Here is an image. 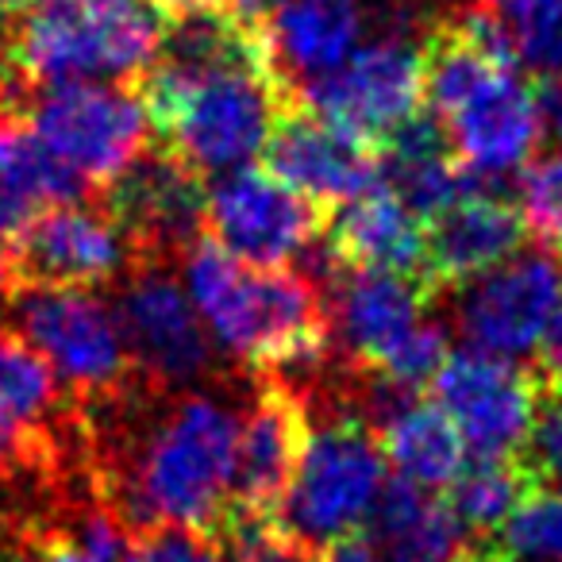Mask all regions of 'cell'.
<instances>
[{
    "mask_svg": "<svg viewBox=\"0 0 562 562\" xmlns=\"http://www.w3.org/2000/svg\"><path fill=\"white\" fill-rule=\"evenodd\" d=\"M316 562H385L367 539H339V543L324 547V554Z\"/></svg>",
    "mask_w": 562,
    "mask_h": 562,
    "instance_id": "37",
    "label": "cell"
},
{
    "mask_svg": "<svg viewBox=\"0 0 562 562\" xmlns=\"http://www.w3.org/2000/svg\"><path fill=\"white\" fill-rule=\"evenodd\" d=\"M531 490H539V482L520 459H477L451 482L447 505L467 531H497Z\"/></svg>",
    "mask_w": 562,
    "mask_h": 562,
    "instance_id": "26",
    "label": "cell"
},
{
    "mask_svg": "<svg viewBox=\"0 0 562 562\" xmlns=\"http://www.w3.org/2000/svg\"><path fill=\"white\" fill-rule=\"evenodd\" d=\"M127 562H220V551L201 531L155 528L139 543H132Z\"/></svg>",
    "mask_w": 562,
    "mask_h": 562,
    "instance_id": "33",
    "label": "cell"
},
{
    "mask_svg": "<svg viewBox=\"0 0 562 562\" xmlns=\"http://www.w3.org/2000/svg\"><path fill=\"white\" fill-rule=\"evenodd\" d=\"M367 543L385 562H459L467 554L462 520L447 497L390 477L367 520Z\"/></svg>",
    "mask_w": 562,
    "mask_h": 562,
    "instance_id": "23",
    "label": "cell"
},
{
    "mask_svg": "<svg viewBox=\"0 0 562 562\" xmlns=\"http://www.w3.org/2000/svg\"><path fill=\"white\" fill-rule=\"evenodd\" d=\"M516 216H520L524 232L536 235L539 247L562 255V150L531 158L520 170Z\"/></svg>",
    "mask_w": 562,
    "mask_h": 562,
    "instance_id": "30",
    "label": "cell"
},
{
    "mask_svg": "<svg viewBox=\"0 0 562 562\" xmlns=\"http://www.w3.org/2000/svg\"><path fill=\"white\" fill-rule=\"evenodd\" d=\"M562 301V258L551 250L513 255L497 270L467 281L454 305V324L467 351L490 359H528Z\"/></svg>",
    "mask_w": 562,
    "mask_h": 562,
    "instance_id": "12",
    "label": "cell"
},
{
    "mask_svg": "<svg viewBox=\"0 0 562 562\" xmlns=\"http://www.w3.org/2000/svg\"><path fill=\"white\" fill-rule=\"evenodd\" d=\"M513 43L516 66L539 78H562V0H497L493 4Z\"/></svg>",
    "mask_w": 562,
    "mask_h": 562,
    "instance_id": "27",
    "label": "cell"
},
{
    "mask_svg": "<svg viewBox=\"0 0 562 562\" xmlns=\"http://www.w3.org/2000/svg\"><path fill=\"white\" fill-rule=\"evenodd\" d=\"M181 290L193 301L212 351L255 370H316L328 328L313 281L290 270H258L212 239L186 247Z\"/></svg>",
    "mask_w": 562,
    "mask_h": 562,
    "instance_id": "1",
    "label": "cell"
},
{
    "mask_svg": "<svg viewBox=\"0 0 562 562\" xmlns=\"http://www.w3.org/2000/svg\"><path fill=\"white\" fill-rule=\"evenodd\" d=\"M447 355H451L447 351V331L439 328V324L424 321L413 336L401 339V344L385 355L382 367H378V378H385V382L416 393L424 382H431V378L439 374V367H443Z\"/></svg>",
    "mask_w": 562,
    "mask_h": 562,
    "instance_id": "31",
    "label": "cell"
},
{
    "mask_svg": "<svg viewBox=\"0 0 562 562\" xmlns=\"http://www.w3.org/2000/svg\"><path fill=\"white\" fill-rule=\"evenodd\" d=\"M524 224L516 204L474 189L424 227V273L439 285H467L520 255Z\"/></svg>",
    "mask_w": 562,
    "mask_h": 562,
    "instance_id": "19",
    "label": "cell"
},
{
    "mask_svg": "<svg viewBox=\"0 0 562 562\" xmlns=\"http://www.w3.org/2000/svg\"><path fill=\"white\" fill-rule=\"evenodd\" d=\"M305 408L290 390L258 393L235 436V505L270 513L281 501L305 443Z\"/></svg>",
    "mask_w": 562,
    "mask_h": 562,
    "instance_id": "20",
    "label": "cell"
},
{
    "mask_svg": "<svg viewBox=\"0 0 562 562\" xmlns=\"http://www.w3.org/2000/svg\"><path fill=\"white\" fill-rule=\"evenodd\" d=\"M436 405L474 459H516L536 424L543 385L516 362L477 351H451L431 378Z\"/></svg>",
    "mask_w": 562,
    "mask_h": 562,
    "instance_id": "11",
    "label": "cell"
},
{
    "mask_svg": "<svg viewBox=\"0 0 562 562\" xmlns=\"http://www.w3.org/2000/svg\"><path fill=\"white\" fill-rule=\"evenodd\" d=\"M204 227L224 255L258 270H285L321 239V209L270 170L243 166L204 189Z\"/></svg>",
    "mask_w": 562,
    "mask_h": 562,
    "instance_id": "10",
    "label": "cell"
},
{
    "mask_svg": "<svg viewBox=\"0 0 562 562\" xmlns=\"http://www.w3.org/2000/svg\"><path fill=\"white\" fill-rule=\"evenodd\" d=\"M112 308L124 331L127 359L139 362L155 382L193 385L216 359L209 331L173 273H135L127 290L120 293V305Z\"/></svg>",
    "mask_w": 562,
    "mask_h": 562,
    "instance_id": "14",
    "label": "cell"
},
{
    "mask_svg": "<svg viewBox=\"0 0 562 562\" xmlns=\"http://www.w3.org/2000/svg\"><path fill=\"white\" fill-rule=\"evenodd\" d=\"M390 482L382 447L362 416L339 413L305 431L297 467L281 493L278 520L297 543L331 547L370 520Z\"/></svg>",
    "mask_w": 562,
    "mask_h": 562,
    "instance_id": "6",
    "label": "cell"
},
{
    "mask_svg": "<svg viewBox=\"0 0 562 562\" xmlns=\"http://www.w3.org/2000/svg\"><path fill=\"white\" fill-rule=\"evenodd\" d=\"M262 24L266 55L281 86L305 89L355 50L362 27L359 0H247Z\"/></svg>",
    "mask_w": 562,
    "mask_h": 562,
    "instance_id": "18",
    "label": "cell"
},
{
    "mask_svg": "<svg viewBox=\"0 0 562 562\" xmlns=\"http://www.w3.org/2000/svg\"><path fill=\"white\" fill-rule=\"evenodd\" d=\"M58 405L47 362L20 336L0 331V459H20L43 436Z\"/></svg>",
    "mask_w": 562,
    "mask_h": 562,
    "instance_id": "25",
    "label": "cell"
},
{
    "mask_svg": "<svg viewBox=\"0 0 562 562\" xmlns=\"http://www.w3.org/2000/svg\"><path fill=\"white\" fill-rule=\"evenodd\" d=\"M127 258L132 243L124 239L116 220L86 204L47 209L16 239V266L32 278V285L97 290L124 273Z\"/></svg>",
    "mask_w": 562,
    "mask_h": 562,
    "instance_id": "15",
    "label": "cell"
},
{
    "mask_svg": "<svg viewBox=\"0 0 562 562\" xmlns=\"http://www.w3.org/2000/svg\"><path fill=\"white\" fill-rule=\"evenodd\" d=\"M16 321L20 339L47 362L58 385L78 393H109L132 367L116 308L93 290L32 285L16 301Z\"/></svg>",
    "mask_w": 562,
    "mask_h": 562,
    "instance_id": "9",
    "label": "cell"
},
{
    "mask_svg": "<svg viewBox=\"0 0 562 562\" xmlns=\"http://www.w3.org/2000/svg\"><path fill=\"white\" fill-rule=\"evenodd\" d=\"M86 181L58 162L24 116H0V239L16 243L58 204H78Z\"/></svg>",
    "mask_w": 562,
    "mask_h": 562,
    "instance_id": "21",
    "label": "cell"
},
{
    "mask_svg": "<svg viewBox=\"0 0 562 562\" xmlns=\"http://www.w3.org/2000/svg\"><path fill=\"white\" fill-rule=\"evenodd\" d=\"M9 305H12V266L4 258V250H0V313Z\"/></svg>",
    "mask_w": 562,
    "mask_h": 562,
    "instance_id": "39",
    "label": "cell"
},
{
    "mask_svg": "<svg viewBox=\"0 0 562 562\" xmlns=\"http://www.w3.org/2000/svg\"><path fill=\"white\" fill-rule=\"evenodd\" d=\"M266 170L313 204H347L382 181V150L290 104L266 139Z\"/></svg>",
    "mask_w": 562,
    "mask_h": 562,
    "instance_id": "13",
    "label": "cell"
},
{
    "mask_svg": "<svg viewBox=\"0 0 562 562\" xmlns=\"http://www.w3.org/2000/svg\"><path fill=\"white\" fill-rule=\"evenodd\" d=\"M328 258L351 270H390L416 278L424 270V224L390 189L378 186L339 204L328 227Z\"/></svg>",
    "mask_w": 562,
    "mask_h": 562,
    "instance_id": "22",
    "label": "cell"
},
{
    "mask_svg": "<svg viewBox=\"0 0 562 562\" xmlns=\"http://www.w3.org/2000/svg\"><path fill=\"white\" fill-rule=\"evenodd\" d=\"M378 447L385 467H393L401 482L428 493L451 490V482L467 467V443L454 424L439 413V405H428L416 393L382 420Z\"/></svg>",
    "mask_w": 562,
    "mask_h": 562,
    "instance_id": "24",
    "label": "cell"
},
{
    "mask_svg": "<svg viewBox=\"0 0 562 562\" xmlns=\"http://www.w3.org/2000/svg\"><path fill=\"white\" fill-rule=\"evenodd\" d=\"M424 308H428V290L413 273L351 270L331 290L324 328L331 331L339 351L378 370L401 339H408L428 321Z\"/></svg>",
    "mask_w": 562,
    "mask_h": 562,
    "instance_id": "17",
    "label": "cell"
},
{
    "mask_svg": "<svg viewBox=\"0 0 562 562\" xmlns=\"http://www.w3.org/2000/svg\"><path fill=\"white\" fill-rule=\"evenodd\" d=\"M424 101L447 135V147L474 178L497 181L520 173L539 147L531 86L516 66L493 58L454 12L420 32Z\"/></svg>",
    "mask_w": 562,
    "mask_h": 562,
    "instance_id": "2",
    "label": "cell"
},
{
    "mask_svg": "<svg viewBox=\"0 0 562 562\" xmlns=\"http://www.w3.org/2000/svg\"><path fill=\"white\" fill-rule=\"evenodd\" d=\"M135 93L162 150L201 178H224L255 162L278 116L293 104L266 58H239L193 74L150 63L135 81Z\"/></svg>",
    "mask_w": 562,
    "mask_h": 562,
    "instance_id": "3",
    "label": "cell"
},
{
    "mask_svg": "<svg viewBox=\"0 0 562 562\" xmlns=\"http://www.w3.org/2000/svg\"><path fill=\"white\" fill-rule=\"evenodd\" d=\"M40 4H47V0H9V12H12V20H16V16H24V12L40 9Z\"/></svg>",
    "mask_w": 562,
    "mask_h": 562,
    "instance_id": "40",
    "label": "cell"
},
{
    "mask_svg": "<svg viewBox=\"0 0 562 562\" xmlns=\"http://www.w3.org/2000/svg\"><path fill=\"white\" fill-rule=\"evenodd\" d=\"M166 20L186 16V12H209V9H235L239 0H150Z\"/></svg>",
    "mask_w": 562,
    "mask_h": 562,
    "instance_id": "38",
    "label": "cell"
},
{
    "mask_svg": "<svg viewBox=\"0 0 562 562\" xmlns=\"http://www.w3.org/2000/svg\"><path fill=\"white\" fill-rule=\"evenodd\" d=\"M528 462L539 485L543 482H562V390H551V397L539 401L536 424H531V436L524 443Z\"/></svg>",
    "mask_w": 562,
    "mask_h": 562,
    "instance_id": "32",
    "label": "cell"
},
{
    "mask_svg": "<svg viewBox=\"0 0 562 562\" xmlns=\"http://www.w3.org/2000/svg\"><path fill=\"white\" fill-rule=\"evenodd\" d=\"M459 562H501V559H497V554H493V551H490V554H470V551H467Z\"/></svg>",
    "mask_w": 562,
    "mask_h": 562,
    "instance_id": "42",
    "label": "cell"
},
{
    "mask_svg": "<svg viewBox=\"0 0 562 562\" xmlns=\"http://www.w3.org/2000/svg\"><path fill=\"white\" fill-rule=\"evenodd\" d=\"M239 416L212 393L178 397L135 443L120 474V508L132 524L216 531L235 505Z\"/></svg>",
    "mask_w": 562,
    "mask_h": 562,
    "instance_id": "4",
    "label": "cell"
},
{
    "mask_svg": "<svg viewBox=\"0 0 562 562\" xmlns=\"http://www.w3.org/2000/svg\"><path fill=\"white\" fill-rule=\"evenodd\" d=\"M531 101H536L539 135L559 143V150H562V78H539L536 86H531Z\"/></svg>",
    "mask_w": 562,
    "mask_h": 562,
    "instance_id": "34",
    "label": "cell"
},
{
    "mask_svg": "<svg viewBox=\"0 0 562 562\" xmlns=\"http://www.w3.org/2000/svg\"><path fill=\"white\" fill-rule=\"evenodd\" d=\"M536 359H539V370L551 378L554 390H562V301H559V308L551 313V321H547L543 336H539Z\"/></svg>",
    "mask_w": 562,
    "mask_h": 562,
    "instance_id": "35",
    "label": "cell"
},
{
    "mask_svg": "<svg viewBox=\"0 0 562 562\" xmlns=\"http://www.w3.org/2000/svg\"><path fill=\"white\" fill-rule=\"evenodd\" d=\"M393 4H408V0H393Z\"/></svg>",
    "mask_w": 562,
    "mask_h": 562,
    "instance_id": "43",
    "label": "cell"
},
{
    "mask_svg": "<svg viewBox=\"0 0 562 562\" xmlns=\"http://www.w3.org/2000/svg\"><path fill=\"white\" fill-rule=\"evenodd\" d=\"M216 531L220 562H308L305 543H297L273 513L232 505Z\"/></svg>",
    "mask_w": 562,
    "mask_h": 562,
    "instance_id": "29",
    "label": "cell"
},
{
    "mask_svg": "<svg viewBox=\"0 0 562 562\" xmlns=\"http://www.w3.org/2000/svg\"><path fill=\"white\" fill-rule=\"evenodd\" d=\"M12 24V12H9V0H0V50H4V32Z\"/></svg>",
    "mask_w": 562,
    "mask_h": 562,
    "instance_id": "41",
    "label": "cell"
},
{
    "mask_svg": "<svg viewBox=\"0 0 562 562\" xmlns=\"http://www.w3.org/2000/svg\"><path fill=\"white\" fill-rule=\"evenodd\" d=\"M109 216L132 247L186 250L204 227V181L170 150H143L109 186Z\"/></svg>",
    "mask_w": 562,
    "mask_h": 562,
    "instance_id": "16",
    "label": "cell"
},
{
    "mask_svg": "<svg viewBox=\"0 0 562 562\" xmlns=\"http://www.w3.org/2000/svg\"><path fill=\"white\" fill-rule=\"evenodd\" d=\"M166 16L150 0H47L9 24L0 70L12 89L139 81L162 47Z\"/></svg>",
    "mask_w": 562,
    "mask_h": 562,
    "instance_id": "5",
    "label": "cell"
},
{
    "mask_svg": "<svg viewBox=\"0 0 562 562\" xmlns=\"http://www.w3.org/2000/svg\"><path fill=\"white\" fill-rule=\"evenodd\" d=\"M32 132L89 186H112L147 150V112L135 86L81 81L43 89L27 116Z\"/></svg>",
    "mask_w": 562,
    "mask_h": 562,
    "instance_id": "8",
    "label": "cell"
},
{
    "mask_svg": "<svg viewBox=\"0 0 562 562\" xmlns=\"http://www.w3.org/2000/svg\"><path fill=\"white\" fill-rule=\"evenodd\" d=\"M493 554L501 562H562V493L531 490L497 528Z\"/></svg>",
    "mask_w": 562,
    "mask_h": 562,
    "instance_id": "28",
    "label": "cell"
},
{
    "mask_svg": "<svg viewBox=\"0 0 562 562\" xmlns=\"http://www.w3.org/2000/svg\"><path fill=\"white\" fill-rule=\"evenodd\" d=\"M482 4H497V0H482Z\"/></svg>",
    "mask_w": 562,
    "mask_h": 562,
    "instance_id": "44",
    "label": "cell"
},
{
    "mask_svg": "<svg viewBox=\"0 0 562 562\" xmlns=\"http://www.w3.org/2000/svg\"><path fill=\"white\" fill-rule=\"evenodd\" d=\"M32 562H112V559H101V554H93L86 543H78L74 531H63V536L43 539Z\"/></svg>",
    "mask_w": 562,
    "mask_h": 562,
    "instance_id": "36",
    "label": "cell"
},
{
    "mask_svg": "<svg viewBox=\"0 0 562 562\" xmlns=\"http://www.w3.org/2000/svg\"><path fill=\"white\" fill-rule=\"evenodd\" d=\"M293 104L382 147L424 109L420 43L413 40V32L390 27L378 40L355 47L331 74L297 89Z\"/></svg>",
    "mask_w": 562,
    "mask_h": 562,
    "instance_id": "7",
    "label": "cell"
}]
</instances>
